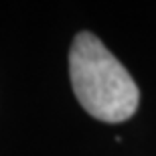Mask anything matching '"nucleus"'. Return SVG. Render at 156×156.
I'll use <instances>...</instances> for the list:
<instances>
[{
	"label": "nucleus",
	"instance_id": "1",
	"mask_svg": "<svg viewBox=\"0 0 156 156\" xmlns=\"http://www.w3.org/2000/svg\"><path fill=\"white\" fill-rule=\"evenodd\" d=\"M69 79L77 101L95 120L118 124L138 110L140 89L136 81L93 33L83 30L73 39Z\"/></svg>",
	"mask_w": 156,
	"mask_h": 156
}]
</instances>
